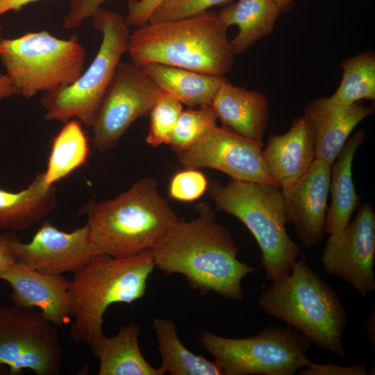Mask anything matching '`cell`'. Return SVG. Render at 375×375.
<instances>
[{"label": "cell", "instance_id": "obj_30", "mask_svg": "<svg viewBox=\"0 0 375 375\" xmlns=\"http://www.w3.org/2000/svg\"><path fill=\"white\" fill-rule=\"evenodd\" d=\"M235 0H167L151 14L148 22L177 20L194 17L217 6L227 5Z\"/></svg>", "mask_w": 375, "mask_h": 375}, {"label": "cell", "instance_id": "obj_9", "mask_svg": "<svg viewBox=\"0 0 375 375\" xmlns=\"http://www.w3.org/2000/svg\"><path fill=\"white\" fill-rule=\"evenodd\" d=\"M199 342L224 375H292L310 362L307 356L310 342L290 325L267 327L244 338L203 330Z\"/></svg>", "mask_w": 375, "mask_h": 375}, {"label": "cell", "instance_id": "obj_22", "mask_svg": "<svg viewBox=\"0 0 375 375\" xmlns=\"http://www.w3.org/2000/svg\"><path fill=\"white\" fill-rule=\"evenodd\" d=\"M54 185H47L42 173L18 192L0 188V231L26 229L49 214L56 203Z\"/></svg>", "mask_w": 375, "mask_h": 375}, {"label": "cell", "instance_id": "obj_39", "mask_svg": "<svg viewBox=\"0 0 375 375\" xmlns=\"http://www.w3.org/2000/svg\"><path fill=\"white\" fill-rule=\"evenodd\" d=\"M280 7L281 11L288 10L294 0H274Z\"/></svg>", "mask_w": 375, "mask_h": 375}, {"label": "cell", "instance_id": "obj_33", "mask_svg": "<svg viewBox=\"0 0 375 375\" xmlns=\"http://www.w3.org/2000/svg\"><path fill=\"white\" fill-rule=\"evenodd\" d=\"M365 363L351 367L340 366L332 363L318 364L312 362L299 370L301 375H367L369 374Z\"/></svg>", "mask_w": 375, "mask_h": 375}, {"label": "cell", "instance_id": "obj_10", "mask_svg": "<svg viewBox=\"0 0 375 375\" xmlns=\"http://www.w3.org/2000/svg\"><path fill=\"white\" fill-rule=\"evenodd\" d=\"M56 327L38 308L0 305V365L12 375L25 369L59 374L62 348Z\"/></svg>", "mask_w": 375, "mask_h": 375}, {"label": "cell", "instance_id": "obj_21", "mask_svg": "<svg viewBox=\"0 0 375 375\" xmlns=\"http://www.w3.org/2000/svg\"><path fill=\"white\" fill-rule=\"evenodd\" d=\"M366 133L357 130L350 136L331 166L329 192L331 203L327 209L325 232L333 233L344 228L360 202L353 181L354 156Z\"/></svg>", "mask_w": 375, "mask_h": 375}, {"label": "cell", "instance_id": "obj_13", "mask_svg": "<svg viewBox=\"0 0 375 375\" xmlns=\"http://www.w3.org/2000/svg\"><path fill=\"white\" fill-rule=\"evenodd\" d=\"M262 147L216 124L192 146L175 153L185 168H211L227 174L233 180L279 188L266 167Z\"/></svg>", "mask_w": 375, "mask_h": 375}, {"label": "cell", "instance_id": "obj_4", "mask_svg": "<svg viewBox=\"0 0 375 375\" xmlns=\"http://www.w3.org/2000/svg\"><path fill=\"white\" fill-rule=\"evenodd\" d=\"M258 305L270 316L285 322L310 343L340 358L342 339L349 317L339 295L308 264L297 260L290 272L261 293Z\"/></svg>", "mask_w": 375, "mask_h": 375}, {"label": "cell", "instance_id": "obj_29", "mask_svg": "<svg viewBox=\"0 0 375 375\" xmlns=\"http://www.w3.org/2000/svg\"><path fill=\"white\" fill-rule=\"evenodd\" d=\"M183 110V104L166 94L151 108L149 127L146 137L148 144L153 147L169 144L177 121Z\"/></svg>", "mask_w": 375, "mask_h": 375}, {"label": "cell", "instance_id": "obj_7", "mask_svg": "<svg viewBox=\"0 0 375 375\" xmlns=\"http://www.w3.org/2000/svg\"><path fill=\"white\" fill-rule=\"evenodd\" d=\"M91 18L101 35L99 50L73 83L42 94L40 103L46 110V120L65 123L76 118L91 128L116 68L127 52L130 31L124 15L101 8Z\"/></svg>", "mask_w": 375, "mask_h": 375}, {"label": "cell", "instance_id": "obj_32", "mask_svg": "<svg viewBox=\"0 0 375 375\" xmlns=\"http://www.w3.org/2000/svg\"><path fill=\"white\" fill-rule=\"evenodd\" d=\"M107 0H71L69 10L64 18L62 27L72 29L80 26L87 18L92 17ZM128 4L139 0H124Z\"/></svg>", "mask_w": 375, "mask_h": 375}, {"label": "cell", "instance_id": "obj_24", "mask_svg": "<svg viewBox=\"0 0 375 375\" xmlns=\"http://www.w3.org/2000/svg\"><path fill=\"white\" fill-rule=\"evenodd\" d=\"M281 11L274 0H238L219 10L217 13L222 23L227 28L235 25L239 29L230 40L234 55L243 53L271 34Z\"/></svg>", "mask_w": 375, "mask_h": 375}, {"label": "cell", "instance_id": "obj_14", "mask_svg": "<svg viewBox=\"0 0 375 375\" xmlns=\"http://www.w3.org/2000/svg\"><path fill=\"white\" fill-rule=\"evenodd\" d=\"M9 242L17 262L50 274L74 273L98 253L86 225L66 232L45 221L30 242L9 233Z\"/></svg>", "mask_w": 375, "mask_h": 375}, {"label": "cell", "instance_id": "obj_40", "mask_svg": "<svg viewBox=\"0 0 375 375\" xmlns=\"http://www.w3.org/2000/svg\"><path fill=\"white\" fill-rule=\"evenodd\" d=\"M8 374H10V369L7 367L3 365H0V375Z\"/></svg>", "mask_w": 375, "mask_h": 375}, {"label": "cell", "instance_id": "obj_35", "mask_svg": "<svg viewBox=\"0 0 375 375\" xmlns=\"http://www.w3.org/2000/svg\"><path fill=\"white\" fill-rule=\"evenodd\" d=\"M16 262L17 258L9 242V233L0 235V272L8 269Z\"/></svg>", "mask_w": 375, "mask_h": 375}, {"label": "cell", "instance_id": "obj_11", "mask_svg": "<svg viewBox=\"0 0 375 375\" xmlns=\"http://www.w3.org/2000/svg\"><path fill=\"white\" fill-rule=\"evenodd\" d=\"M165 94L140 67L121 61L91 126L93 147L99 151L115 148L130 126L148 115Z\"/></svg>", "mask_w": 375, "mask_h": 375}, {"label": "cell", "instance_id": "obj_25", "mask_svg": "<svg viewBox=\"0 0 375 375\" xmlns=\"http://www.w3.org/2000/svg\"><path fill=\"white\" fill-rule=\"evenodd\" d=\"M159 353L160 367L170 375H224L216 362L190 351L180 340L174 322L157 317L152 324Z\"/></svg>", "mask_w": 375, "mask_h": 375}, {"label": "cell", "instance_id": "obj_19", "mask_svg": "<svg viewBox=\"0 0 375 375\" xmlns=\"http://www.w3.org/2000/svg\"><path fill=\"white\" fill-rule=\"evenodd\" d=\"M211 106L223 127L264 147L269 102L262 92L234 85L226 80Z\"/></svg>", "mask_w": 375, "mask_h": 375}, {"label": "cell", "instance_id": "obj_28", "mask_svg": "<svg viewBox=\"0 0 375 375\" xmlns=\"http://www.w3.org/2000/svg\"><path fill=\"white\" fill-rule=\"evenodd\" d=\"M217 121L216 113L211 105L183 110L169 145L174 152L188 148L216 125Z\"/></svg>", "mask_w": 375, "mask_h": 375}, {"label": "cell", "instance_id": "obj_18", "mask_svg": "<svg viewBox=\"0 0 375 375\" xmlns=\"http://www.w3.org/2000/svg\"><path fill=\"white\" fill-rule=\"evenodd\" d=\"M374 110V103L366 106L360 102L344 107L333 106L325 97L308 103L303 115L314 128L316 158L331 166L356 126Z\"/></svg>", "mask_w": 375, "mask_h": 375}, {"label": "cell", "instance_id": "obj_31", "mask_svg": "<svg viewBox=\"0 0 375 375\" xmlns=\"http://www.w3.org/2000/svg\"><path fill=\"white\" fill-rule=\"evenodd\" d=\"M206 176L196 168H185L174 174L169 185L170 198L184 202L199 199L208 190Z\"/></svg>", "mask_w": 375, "mask_h": 375}, {"label": "cell", "instance_id": "obj_2", "mask_svg": "<svg viewBox=\"0 0 375 375\" xmlns=\"http://www.w3.org/2000/svg\"><path fill=\"white\" fill-rule=\"evenodd\" d=\"M227 29L215 10L147 22L130 32L127 53L139 67L158 63L224 76L232 69L235 56Z\"/></svg>", "mask_w": 375, "mask_h": 375}, {"label": "cell", "instance_id": "obj_27", "mask_svg": "<svg viewBox=\"0 0 375 375\" xmlns=\"http://www.w3.org/2000/svg\"><path fill=\"white\" fill-rule=\"evenodd\" d=\"M342 77L335 92L325 97L333 106L344 107L375 99V53L365 50L341 62Z\"/></svg>", "mask_w": 375, "mask_h": 375}, {"label": "cell", "instance_id": "obj_15", "mask_svg": "<svg viewBox=\"0 0 375 375\" xmlns=\"http://www.w3.org/2000/svg\"><path fill=\"white\" fill-rule=\"evenodd\" d=\"M331 166L315 158L308 172L289 191L282 192L287 224H292L304 249L322 240L325 232Z\"/></svg>", "mask_w": 375, "mask_h": 375}, {"label": "cell", "instance_id": "obj_20", "mask_svg": "<svg viewBox=\"0 0 375 375\" xmlns=\"http://www.w3.org/2000/svg\"><path fill=\"white\" fill-rule=\"evenodd\" d=\"M140 326L124 325L114 336L103 335L88 345L98 358V375H163L160 367L154 368L141 353L138 336Z\"/></svg>", "mask_w": 375, "mask_h": 375}, {"label": "cell", "instance_id": "obj_12", "mask_svg": "<svg viewBox=\"0 0 375 375\" xmlns=\"http://www.w3.org/2000/svg\"><path fill=\"white\" fill-rule=\"evenodd\" d=\"M322 256L324 270L349 283L361 296L375 290V213L364 203L356 217L342 229L329 234Z\"/></svg>", "mask_w": 375, "mask_h": 375}, {"label": "cell", "instance_id": "obj_23", "mask_svg": "<svg viewBox=\"0 0 375 375\" xmlns=\"http://www.w3.org/2000/svg\"><path fill=\"white\" fill-rule=\"evenodd\" d=\"M167 94L188 108L211 105L224 76L203 74L158 63L140 67Z\"/></svg>", "mask_w": 375, "mask_h": 375}, {"label": "cell", "instance_id": "obj_17", "mask_svg": "<svg viewBox=\"0 0 375 375\" xmlns=\"http://www.w3.org/2000/svg\"><path fill=\"white\" fill-rule=\"evenodd\" d=\"M262 156L281 190H291L316 158L315 131L310 121L304 115L293 119L286 133L269 137Z\"/></svg>", "mask_w": 375, "mask_h": 375}, {"label": "cell", "instance_id": "obj_6", "mask_svg": "<svg viewBox=\"0 0 375 375\" xmlns=\"http://www.w3.org/2000/svg\"><path fill=\"white\" fill-rule=\"evenodd\" d=\"M208 190L216 210L235 217L253 235L261 251L266 279L274 281L288 275L301 250L287 233L281 189L231 179L226 185L214 181Z\"/></svg>", "mask_w": 375, "mask_h": 375}, {"label": "cell", "instance_id": "obj_5", "mask_svg": "<svg viewBox=\"0 0 375 375\" xmlns=\"http://www.w3.org/2000/svg\"><path fill=\"white\" fill-rule=\"evenodd\" d=\"M155 267L151 251L146 250L124 258L97 253L74 272L69 288L72 340L89 344L103 335L106 309L142 298Z\"/></svg>", "mask_w": 375, "mask_h": 375}, {"label": "cell", "instance_id": "obj_3", "mask_svg": "<svg viewBox=\"0 0 375 375\" xmlns=\"http://www.w3.org/2000/svg\"><path fill=\"white\" fill-rule=\"evenodd\" d=\"M154 178L86 209L89 238L98 253L124 258L151 250L181 219L158 192Z\"/></svg>", "mask_w": 375, "mask_h": 375}, {"label": "cell", "instance_id": "obj_26", "mask_svg": "<svg viewBox=\"0 0 375 375\" xmlns=\"http://www.w3.org/2000/svg\"><path fill=\"white\" fill-rule=\"evenodd\" d=\"M81 124L69 119L53 137L47 168L42 172L47 185H54L86 163L90 146Z\"/></svg>", "mask_w": 375, "mask_h": 375}, {"label": "cell", "instance_id": "obj_37", "mask_svg": "<svg viewBox=\"0 0 375 375\" xmlns=\"http://www.w3.org/2000/svg\"><path fill=\"white\" fill-rule=\"evenodd\" d=\"M16 94H18V91L9 77L6 74L0 75V99L8 98Z\"/></svg>", "mask_w": 375, "mask_h": 375}, {"label": "cell", "instance_id": "obj_41", "mask_svg": "<svg viewBox=\"0 0 375 375\" xmlns=\"http://www.w3.org/2000/svg\"><path fill=\"white\" fill-rule=\"evenodd\" d=\"M1 31H2V26H1V25L0 24V40L2 39V38H1Z\"/></svg>", "mask_w": 375, "mask_h": 375}, {"label": "cell", "instance_id": "obj_36", "mask_svg": "<svg viewBox=\"0 0 375 375\" xmlns=\"http://www.w3.org/2000/svg\"><path fill=\"white\" fill-rule=\"evenodd\" d=\"M39 0H0V16L8 11H19L24 6Z\"/></svg>", "mask_w": 375, "mask_h": 375}, {"label": "cell", "instance_id": "obj_8", "mask_svg": "<svg viewBox=\"0 0 375 375\" xmlns=\"http://www.w3.org/2000/svg\"><path fill=\"white\" fill-rule=\"evenodd\" d=\"M86 50L73 35L44 30L0 40V60L18 94L31 98L73 83L83 72Z\"/></svg>", "mask_w": 375, "mask_h": 375}, {"label": "cell", "instance_id": "obj_34", "mask_svg": "<svg viewBox=\"0 0 375 375\" xmlns=\"http://www.w3.org/2000/svg\"><path fill=\"white\" fill-rule=\"evenodd\" d=\"M167 0H139L128 4V13L125 17L128 26H141L146 24L152 12Z\"/></svg>", "mask_w": 375, "mask_h": 375}, {"label": "cell", "instance_id": "obj_16", "mask_svg": "<svg viewBox=\"0 0 375 375\" xmlns=\"http://www.w3.org/2000/svg\"><path fill=\"white\" fill-rule=\"evenodd\" d=\"M0 279L10 286L12 304L39 309L56 326L72 320L69 281L62 275L43 273L17 261L0 272Z\"/></svg>", "mask_w": 375, "mask_h": 375}, {"label": "cell", "instance_id": "obj_1", "mask_svg": "<svg viewBox=\"0 0 375 375\" xmlns=\"http://www.w3.org/2000/svg\"><path fill=\"white\" fill-rule=\"evenodd\" d=\"M197 217L181 218L150 250L156 267L182 274L189 286L206 294L214 292L239 301L242 279L256 271L238 259V249L230 231L215 219L207 202L196 206Z\"/></svg>", "mask_w": 375, "mask_h": 375}, {"label": "cell", "instance_id": "obj_38", "mask_svg": "<svg viewBox=\"0 0 375 375\" xmlns=\"http://www.w3.org/2000/svg\"><path fill=\"white\" fill-rule=\"evenodd\" d=\"M367 335L369 338L370 343L372 344V346L373 344V347L374 346V333H372V330L374 331V315L373 312V316H372L367 322Z\"/></svg>", "mask_w": 375, "mask_h": 375}]
</instances>
